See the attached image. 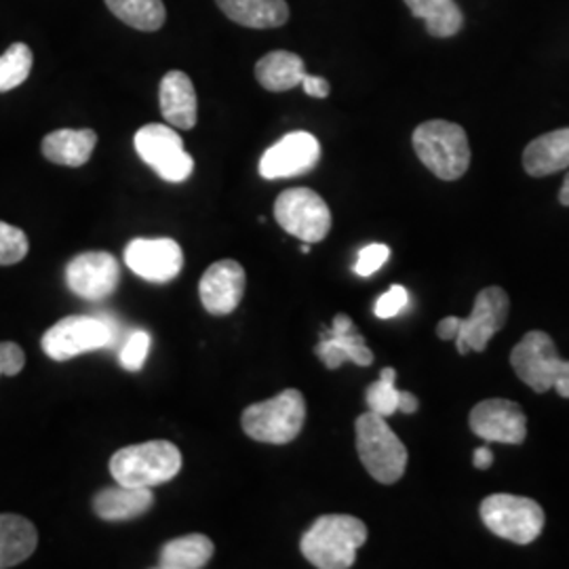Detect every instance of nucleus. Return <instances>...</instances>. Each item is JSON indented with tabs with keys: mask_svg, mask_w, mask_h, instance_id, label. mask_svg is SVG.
Segmentation results:
<instances>
[{
	"mask_svg": "<svg viewBox=\"0 0 569 569\" xmlns=\"http://www.w3.org/2000/svg\"><path fill=\"white\" fill-rule=\"evenodd\" d=\"M367 526L352 515H323L306 529L300 549L315 568L348 569L366 545Z\"/></svg>",
	"mask_w": 569,
	"mask_h": 569,
	"instance_id": "nucleus-1",
	"label": "nucleus"
},
{
	"mask_svg": "<svg viewBox=\"0 0 569 569\" xmlns=\"http://www.w3.org/2000/svg\"><path fill=\"white\" fill-rule=\"evenodd\" d=\"M182 470V453L169 441H146L122 448L110 458L117 483L129 488H157Z\"/></svg>",
	"mask_w": 569,
	"mask_h": 569,
	"instance_id": "nucleus-2",
	"label": "nucleus"
},
{
	"mask_svg": "<svg viewBox=\"0 0 569 569\" xmlns=\"http://www.w3.org/2000/svg\"><path fill=\"white\" fill-rule=\"evenodd\" d=\"M121 329L108 315H72L58 321L42 336V350L53 361H68L84 352L114 348Z\"/></svg>",
	"mask_w": 569,
	"mask_h": 569,
	"instance_id": "nucleus-3",
	"label": "nucleus"
},
{
	"mask_svg": "<svg viewBox=\"0 0 569 569\" xmlns=\"http://www.w3.org/2000/svg\"><path fill=\"white\" fill-rule=\"evenodd\" d=\"M413 150L425 167L446 182L460 180L470 164L467 131L456 122H422L413 131Z\"/></svg>",
	"mask_w": 569,
	"mask_h": 569,
	"instance_id": "nucleus-4",
	"label": "nucleus"
},
{
	"mask_svg": "<svg viewBox=\"0 0 569 569\" xmlns=\"http://www.w3.org/2000/svg\"><path fill=\"white\" fill-rule=\"evenodd\" d=\"M510 366L536 392H549L555 388L569 399V361L557 355L555 342L545 331H529L510 352Z\"/></svg>",
	"mask_w": 569,
	"mask_h": 569,
	"instance_id": "nucleus-5",
	"label": "nucleus"
},
{
	"mask_svg": "<svg viewBox=\"0 0 569 569\" xmlns=\"http://www.w3.org/2000/svg\"><path fill=\"white\" fill-rule=\"evenodd\" d=\"M306 401L300 390L287 388L277 397L247 407L241 418L244 435L260 443H291L305 428Z\"/></svg>",
	"mask_w": 569,
	"mask_h": 569,
	"instance_id": "nucleus-6",
	"label": "nucleus"
},
{
	"mask_svg": "<svg viewBox=\"0 0 569 569\" xmlns=\"http://www.w3.org/2000/svg\"><path fill=\"white\" fill-rule=\"evenodd\" d=\"M357 451L367 472L385 483H397L407 468V448L403 441L388 427L387 418L367 411L357 418L355 425Z\"/></svg>",
	"mask_w": 569,
	"mask_h": 569,
	"instance_id": "nucleus-7",
	"label": "nucleus"
},
{
	"mask_svg": "<svg viewBox=\"0 0 569 569\" xmlns=\"http://www.w3.org/2000/svg\"><path fill=\"white\" fill-rule=\"evenodd\" d=\"M486 528L515 545H531L545 529V510L523 496L493 493L481 502Z\"/></svg>",
	"mask_w": 569,
	"mask_h": 569,
	"instance_id": "nucleus-8",
	"label": "nucleus"
},
{
	"mask_svg": "<svg viewBox=\"0 0 569 569\" xmlns=\"http://www.w3.org/2000/svg\"><path fill=\"white\" fill-rule=\"evenodd\" d=\"M274 218L284 232L305 241L319 243L331 230V211L310 188H289L274 203Z\"/></svg>",
	"mask_w": 569,
	"mask_h": 569,
	"instance_id": "nucleus-9",
	"label": "nucleus"
},
{
	"mask_svg": "<svg viewBox=\"0 0 569 569\" xmlns=\"http://www.w3.org/2000/svg\"><path fill=\"white\" fill-rule=\"evenodd\" d=\"M133 143L143 163L152 167L164 182L182 183L192 176L194 161L171 124H146L136 133Z\"/></svg>",
	"mask_w": 569,
	"mask_h": 569,
	"instance_id": "nucleus-10",
	"label": "nucleus"
},
{
	"mask_svg": "<svg viewBox=\"0 0 569 569\" xmlns=\"http://www.w3.org/2000/svg\"><path fill=\"white\" fill-rule=\"evenodd\" d=\"M510 300L502 287H486L475 298V306L468 319H460V331L456 346L460 355L483 352L491 338L507 326Z\"/></svg>",
	"mask_w": 569,
	"mask_h": 569,
	"instance_id": "nucleus-11",
	"label": "nucleus"
},
{
	"mask_svg": "<svg viewBox=\"0 0 569 569\" xmlns=\"http://www.w3.org/2000/svg\"><path fill=\"white\" fill-rule=\"evenodd\" d=\"M321 159V143L308 131H291L272 143L260 159V176L264 180L298 178L312 171Z\"/></svg>",
	"mask_w": 569,
	"mask_h": 569,
	"instance_id": "nucleus-12",
	"label": "nucleus"
},
{
	"mask_svg": "<svg viewBox=\"0 0 569 569\" xmlns=\"http://www.w3.org/2000/svg\"><path fill=\"white\" fill-rule=\"evenodd\" d=\"M470 430L489 443L519 446L528 437V418L515 401L488 399L472 407Z\"/></svg>",
	"mask_w": 569,
	"mask_h": 569,
	"instance_id": "nucleus-13",
	"label": "nucleus"
},
{
	"mask_svg": "<svg viewBox=\"0 0 569 569\" xmlns=\"http://www.w3.org/2000/svg\"><path fill=\"white\" fill-rule=\"evenodd\" d=\"M121 281V268L106 251H87L66 266V284L82 300L98 302L108 298Z\"/></svg>",
	"mask_w": 569,
	"mask_h": 569,
	"instance_id": "nucleus-14",
	"label": "nucleus"
},
{
	"mask_svg": "<svg viewBox=\"0 0 569 569\" xmlns=\"http://www.w3.org/2000/svg\"><path fill=\"white\" fill-rule=\"evenodd\" d=\"M124 264L150 283H169L183 268V251L173 239H133L124 249Z\"/></svg>",
	"mask_w": 569,
	"mask_h": 569,
	"instance_id": "nucleus-15",
	"label": "nucleus"
},
{
	"mask_svg": "<svg viewBox=\"0 0 569 569\" xmlns=\"http://www.w3.org/2000/svg\"><path fill=\"white\" fill-rule=\"evenodd\" d=\"M244 293V268L237 260H220L204 270L199 296L211 315H230L239 308Z\"/></svg>",
	"mask_w": 569,
	"mask_h": 569,
	"instance_id": "nucleus-16",
	"label": "nucleus"
},
{
	"mask_svg": "<svg viewBox=\"0 0 569 569\" xmlns=\"http://www.w3.org/2000/svg\"><path fill=\"white\" fill-rule=\"evenodd\" d=\"M164 121L176 129H192L197 124V91L182 70L167 72L159 89Z\"/></svg>",
	"mask_w": 569,
	"mask_h": 569,
	"instance_id": "nucleus-17",
	"label": "nucleus"
},
{
	"mask_svg": "<svg viewBox=\"0 0 569 569\" xmlns=\"http://www.w3.org/2000/svg\"><path fill=\"white\" fill-rule=\"evenodd\" d=\"M154 505V496L150 488H129L117 483L114 488H106L93 498V510L96 515L110 521H131L146 515Z\"/></svg>",
	"mask_w": 569,
	"mask_h": 569,
	"instance_id": "nucleus-18",
	"label": "nucleus"
},
{
	"mask_svg": "<svg viewBox=\"0 0 569 569\" xmlns=\"http://www.w3.org/2000/svg\"><path fill=\"white\" fill-rule=\"evenodd\" d=\"M523 167L529 176L545 178L569 167V127L536 138L523 152Z\"/></svg>",
	"mask_w": 569,
	"mask_h": 569,
	"instance_id": "nucleus-19",
	"label": "nucleus"
},
{
	"mask_svg": "<svg viewBox=\"0 0 569 569\" xmlns=\"http://www.w3.org/2000/svg\"><path fill=\"white\" fill-rule=\"evenodd\" d=\"M98 143L93 129H58L42 140L47 161L61 167H82L91 159Z\"/></svg>",
	"mask_w": 569,
	"mask_h": 569,
	"instance_id": "nucleus-20",
	"label": "nucleus"
},
{
	"mask_svg": "<svg viewBox=\"0 0 569 569\" xmlns=\"http://www.w3.org/2000/svg\"><path fill=\"white\" fill-rule=\"evenodd\" d=\"M39 545L37 528L20 515H0V569L23 563Z\"/></svg>",
	"mask_w": 569,
	"mask_h": 569,
	"instance_id": "nucleus-21",
	"label": "nucleus"
},
{
	"mask_svg": "<svg viewBox=\"0 0 569 569\" xmlns=\"http://www.w3.org/2000/svg\"><path fill=\"white\" fill-rule=\"evenodd\" d=\"M216 2L224 11L228 20L244 28L268 30V28H279L289 20V7L284 0H216Z\"/></svg>",
	"mask_w": 569,
	"mask_h": 569,
	"instance_id": "nucleus-22",
	"label": "nucleus"
},
{
	"mask_svg": "<svg viewBox=\"0 0 569 569\" xmlns=\"http://www.w3.org/2000/svg\"><path fill=\"white\" fill-rule=\"evenodd\" d=\"M306 74L305 60L291 51H272L256 63V79L274 93L302 87Z\"/></svg>",
	"mask_w": 569,
	"mask_h": 569,
	"instance_id": "nucleus-23",
	"label": "nucleus"
},
{
	"mask_svg": "<svg viewBox=\"0 0 569 569\" xmlns=\"http://www.w3.org/2000/svg\"><path fill=\"white\" fill-rule=\"evenodd\" d=\"M213 542L203 533H188L167 542L161 549V569H201L213 557Z\"/></svg>",
	"mask_w": 569,
	"mask_h": 569,
	"instance_id": "nucleus-24",
	"label": "nucleus"
},
{
	"mask_svg": "<svg viewBox=\"0 0 569 569\" xmlns=\"http://www.w3.org/2000/svg\"><path fill=\"white\" fill-rule=\"evenodd\" d=\"M406 4L437 39H449L462 30L465 18L456 0H406Z\"/></svg>",
	"mask_w": 569,
	"mask_h": 569,
	"instance_id": "nucleus-25",
	"label": "nucleus"
},
{
	"mask_svg": "<svg viewBox=\"0 0 569 569\" xmlns=\"http://www.w3.org/2000/svg\"><path fill=\"white\" fill-rule=\"evenodd\" d=\"M106 4L122 23L142 32H157L167 20L163 0H106Z\"/></svg>",
	"mask_w": 569,
	"mask_h": 569,
	"instance_id": "nucleus-26",
	"label": "nucleus"
},
{
	"mask_svg": "<svg viewBox=\"0 0 569 569\" xmlns=\"http://www.w3.org/2000/svg\"><path fill=\"white\" fill-rule=\"evenodd\" d=\"M32 51L28 44L16 42L0 56V93L20 87L32 72Z\"/></svg>",
	"mask_w": 569,
	"mask_h": 569,
	"instance_id": "nucleus-27",
	"label": "nucleus"
},
{
	"mask_svg": "<svg viewBox=\"0 0 569 569\" xmlns=\"http://www.w3.org/2000/svg\"><path fill=\"white\" fill-rule=\"evenodd\" d=\"M395 382H397V371L392 367H385L380 371V380L367 388L366 397L369 411H373L382 418H390L399 411L401 390L395 388Z\"/></svg>",
	"mask_w": 569,
	"mask_h": 569,
	"instance_id": "nucleus-28",
	"label": "nucleus"
},
{
	"mask_svg": "<svg viewBox=\"0 0 569 569\" xmlns=\"http://www.w3.org/2000/svg\"><path fill=\"white\" fill-rule=\"evenodd\" d=\"M150 345H152V338L148 331H143V329L131 331L119 348V361H121L122 369L140 371L146 363L148 352H150Z\"/></svg>",
	"mask_w": 569,
	"mask_h": 569,
	"instance_id": "nucleus-29",
	"label": "nucleus"
},
{
	"mask_svg": "<svg viewBox=\"0 0 569 569\" xmlns=\"http://www.w3.org/2000/svg\"><path fill=\"white\" fill-rule=\"evenodd\" d=\"M28 237L18 226L0 222V266L21 262L28 256Z\"/></svg>",
	"mask_w": 569,
	"mask_h": 569,
	"instance_id": "nucleus-30",
	"label": "nucleus"
},
{
	"mask_svg": "<svg viewBox=\"0 0 569 569\" xmlns=\"http://www.w3.org/2000/svg\"><path fill=\"white\" fill-rule=\"evenodd\" d=\"M390 258V247L382 243H371L363 247L359 251L357 264H355V272L359 277H371L373 272H378L382 266L387 264Z\"/></svg>",
	"mask_w": 569,
	"mask_h": 569,
	"instance_id": "nucleus-31",
	"label": "nucleus"
},
{
	"mask_svg": "<svg viewBox=\"0 0 569 569\" xmlns=\"http://www.w3.org/2000/svg\"><path fill=\"white\" fill-rule=\"evenodd\" d=\"M409 305V293L406 287L401 284H392L387 293H382L378 298V302L373 306V312L378 319H392L397 317L406 306Z\"/></svg>",
	"mask_w": 569,
	"mask_h": 569,
	"instance_id": "nucleus-32",
	"label": "nucleus"
},
{
	"mask_svg": "<svg viewBox=\"0 0 569 569\" xmlns=\"http://www.w3.org/2000/svg\"><path fill=\"white\" fill-rule=\"evenodd\" d=\"M26 366V355L16 342H0V369L2 376H18Z\"/></svg>",
	"mask_w": 569,
	"mask_h": 569,
	"instance_id": "nucleus-33",
	"label": "nucleus"
},
{
	"mask_svg": "<svg viewBox=\"0 0 569 569\" xmlns=\"http://www.w3.org/2000/svg\"><path fill=\"white\" fill-rule=\"evenodd\" d=\"M302 89H305L306 96L317 98V100H326L329 91H331L327 79H323V77H312V74H306L305 81H302Z\"/></svg>",
	"mask_w": 569,
	"mask_h": 569,
	"instance_id": "nucleus-34",
	"label": "nucleus"
},
{
	"mask_svg": "<svg viewBox=\"0 0 569 569\" xmlns=\"http://www.w3.org/2000/svg\"><path fill=\"white\" fill-rule=\"evenodd\" d=\"M460 331V319L458 317H446L443 321L437 323V336L441 340H456Z\"/></svg>",
	"mask_w": 569,
	"mask_h": 569,
	"instance_id": "nucleus-35",
	"label": "nucleus"
},
{
	"mask_svg": "<svg viewBox=\"0 0 569 569\" xmlns=\"http://www.w3.org/2000/svg\"><path fill=\"white\" fill-rule=\"evenodd\" d=\"M352 331H355L352 319L348 315H336L331 329L323 331V336H346V333H352Z\"/></svg>",
	"mask_w": 569,
	"mask_h": 569,
	"instance_id": "nucleus-36",
	"label": "nucleus"
},
{
	"mask_svg": "<svg viewBox=\"0 0 569 569\" xmlns=\"http://www.w3.org/2000/svg\"><path fill=\"white\" fill-rule=\"evenodd\" d=\"M472 465H475V468H479V470H488V468H491V465H493V453H491V449H475V453H472Z\"/></svg>",
	"mask_w": 569,
	"mask_h": 569,
	"instance_id": "nucleus-37",
	"label": "nucleus"
},
{
	"mask_svg": "<svg viewBox=\"0 0 569 569\" xmlns=\"http://www.w3.org/2000/svg\"><path fill=\"white\" fill-rule=\"evenodd\" d=\"M418 407H420L418 397L411 395V392H407V390H401V395H399V411H403V413H416Z\"/></svg>",
	"mask_w": 569,
	"mask_h": 569,
	"instance_id": "nucleus-38",
	"label": "nucleus"
},
{
	"mask_svg": "<svg viewBox=\"0 0 569 569\" xmlns=\"http://www.w3.org/2000/svg\"><path fill=\"white\" fill-rule=\"evenodd\" d=\"M559 201H561V204L569 207V173L568 178H566V182H563V186H561V192H559Z\"/></svg>",
	"mask_w": 569,
	"mask_h": 569,
	"instance_id": "nucleus-39",
	"label": "nucleus"
},
{
	"mask_svg": "<svg viewBox=\"0 0 569 569\" xmlns=\"http://www.w3.org/2000/svg\"><path fill=\"white\" fill-rule=\"evenodd\" d=\"M300 251H302V253H310V243L302 244V247H300Z\"/></svg>",
	"mask_w": 569,
	"mask_h": 569,
	"instance_id": "nucleus-40",
	"label": "nucleus"
},
{
	"mask_svg": "<svg viewBox=\"0 0 569 569\" xmlns=\"http://www.w3.org/2000/svg\"><path fill=\"white\" fill-rule=\"evenodd\" d=\"M0 376H2V369H0Z\"/></svg>",
	"mask_w": 569,
	"mask_h": 569,
	"instance_id": "nucleus-41",
	"label": "nucleus"
}]
</instances>
